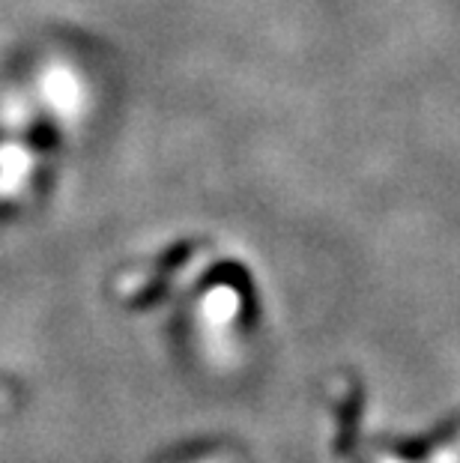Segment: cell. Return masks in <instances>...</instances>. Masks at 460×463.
I'll return each instance as SVG.
<instances>
[]
</instances>
